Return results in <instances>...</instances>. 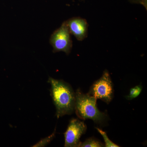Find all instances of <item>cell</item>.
Segmentation results:
<instances>
[{"label": "cell", "mask_w": 147, "mask_h": 147, "mask_svg": "<svg viewBox=\"0 0 147 147\" xmlns=\"http://www.w3.org/2000/svg\"><path fill=\"white\" fill-rule=\"evenodd\" d=\"M48 82L51 85V95L57 118L71 115L75 110L76 97L71 86L63 80L51 77H49Z\"/></svg>", "instance_id": "6da1fadb"}, {"label": "cell", "mask_w": 147, "mask_h": 147, "mask_svg": "<svg viewBox=\"0 0 147 147\" xmlns=\"http://www.w3.org/2000/svg\"><path fill=\"white\" fill-rule=\"evenodd\" d=\"M75 110L76 115L82 119H90L101 124L106 121L107 116L100 112L96 105L97 99L89 94H85L78 89L75 93Z\"/></svg>", "instance_id": "7a4b0ae2"}, {"label": "cell", "mask_w": 147, "mask_h": 147, "mask_svg": "<svg viewBox=\"0 0 147 147\" xmlns=\"http://www.w3.org/2000/svg\"><path fill=\"white\" fill-rule=\"evenodd\" d=\"M50 42L54 53L63 52L68 55L71 53L72 41L66 21L53 32L50 36Z\"/></svg>", "instance_id": "3957f363"}, {"label": "cell", "mask_w": 147, "mask_h": 147, "mask_svg": "<svg viewBox=\"0 0 147 147\" xmlns=\"http://www.w3.org/2000/svg\"><path fill=\"white\" fill-rule=\"evenodd\" d=\"M88 94L106 103L111 102L114 96V89L108 70H105L100 79L93 84Z\"/></svg>", "instance_id": "277c9868"}, {"label": "cell", "mask_w": 147, "mask_h": 147, "mask_svg": "<svg viewBox=\"0 0 147 147\" xmlns=\"http://www.w3.org/2000/svg\"><path fill=\"white\" fill-rule=\"evenodd\" d=\"M87 126L84 121L72 119L64 133L65 147H79L81 136L86 132Z\"/></svg>", "instance_id": "5b68a950"}, {"label": "cell", "mask_w": 147, "mask_h": 147, "mask_svg": "<svg viewBox=\"0 0 147 147\" xmlns=\"http://www.w3.org/2000/svg\"><path fill=\"white\" fill-rule=\"evenodd\" d=\"M71 34L73 35L77 40L83 41L88 35V24L86 19L76 17L69 18L66 21Z\"/></svg>", "instance_id": "8992f818"}, {"label": "cell", "mask_w": 147, "mask_h": 147, "mask_svg": "<svg viewBox=\"0 0 147 147\" xmlns=\"http://www.w3.org/2000/svg\"><path fill=\"white\" fill-rule=\"evenodd\" d=\"M104 145L100 141L93 137L86 139L84 142H80L79 147H101Z\"/></svg>", "instance_id": "52a82bcc"}, {"label": "cell", "mask_w": 147, "mask_h": 147, "mask_svg": "<svg viewBox=\"0 0 147 147\" xmlns=\"http://www.w3.org/2000/svg\"><path fill=\"white\" fill-rule=\"evenodd\" d=\"M143 87L141 84L136 86L134 88H131L130 90L129 94L128 95L125 96L127 99L128 100H131L134 98L138 97L141 94L142 90Z\"/></svg>", "instance_id": "ba28073f"}, {"label": "cell", "mask_w": 147, "mask_h": 147, "mask_svg": "<svg viewBox=\"0 0 147 147\" xmlns=\"http://www.w3.org/2000/svg\"><path fill=\"white\" fill-rule=\"evenodd\" d=\"M96 129H97V131H98L99 133L101 135L103 139H104V142L105 143V146L106 147H119L118 145L116 144L115 143L112 142L111 140L108 138V136H107V134L106 132L102 129H100L96 127Z\"/></svg>", "instance_id": "9c48e42d"}, {"label": "cell", "mask_w": 147, "mask_h": 147, "mask_svg": "<svg viewBox=\"0 0 147 147\" xmlns=\"http://www.w3.org/2000/svg\"><path fill=\"white\" fill-rule=\"evenodd\" d=\"M55 133H56V129H55L54 132L49 137H46L44 139L40 140L38 143L33 146V147H44L47 146L54 139V137H55Z\"/></svg>", "instance_id": "30bf717a"}]
</instances>
